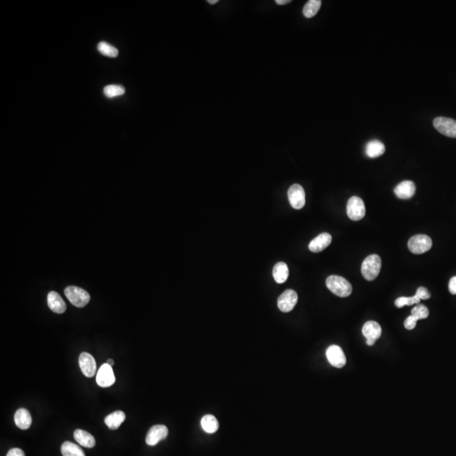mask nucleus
<instances>
[{
	"label": "nucleus",
	"instance_id": "31",
	"mask_svg": "<svg viewBox=\"0 0 456 456\" xmlns=\"http://www.w3.org/2000/svg\"><path fill=\"white\" fill-rule=\"evenodd\" d=\"M6 456H25V453L22 449L14 448V449H11L10 451L8 452L7 455Z\"/></svg>",
	"mask_w": 456,
	"mask_h": 456
},
{
	"label": "nucleus",
	"instance_id": "17",
	"mask_svg": "<svg viewBox=\"0 0 456 456\" xmlns=\"http://www.w3.org/2000/svg\"><path fill=\"white\" fill-rule=\"evenodd\" d=\"M14 423L21 429H28L32 423L31 414L27 409H19L14 414Z\"/></svg>",
	"mask_w": 456,
	"mask_h": 456
},
{
	"label": "nucleus",
	"instance_id": "1",
	"mask_svg": "<svg viewBox=\"0 0 456 456\" xmlns=\"http://www.w3.org/2000/svg\"><path fill=\"white\" fill-rule=\"evenodd\" d=\"M326 287L332 293L340 298H346L352 292L351 283L339 275H330L326 279Z\"/></svg>",
	"mask_w": 456,
	"mask_h": 456
},
{
	"label": "nucleus",
	"instance_id": "34",
	"mask_svg": "<svg viewBox=\"0 0 456 456\" xmlns=\"http://www.w3.org/2000/svg\"><path fill=\"white\" fill-rule=\"evenodd\" d=\"M107 363H108V365H110L111 367H112L113 364H114V361L112 360V359H108Z\"/></svg>",
	"mask_w": 456,
	"mask_h": 456
},
{
	"label": "nucleus",
	"instance_id": "4",
	"mask_svg": "<svg viewBox=\"0 0 456 456\" xmlns=\"http://www.w3.org/2000/svg\"><path fill=\"white\" fill-rule=\"evenodd\" d=\"M432 246V239L424 234H418L411 236L408 241V249L414 254H422L431 249Z\"/></svg>",
	"mask_w": 456,
	"mask_h": 456
},
{
	"label": "nucleus",
	"instance_id": "27",
	"mask_svg": "<svg viewBox=\"0 0 456 456\" xmlns=\"http://www.w3.org/2000/svg\"><path fill=\"white\" fill-rule=\"evenodd\" d=\"M420 299H418V296L414 295L413 296H410V298H407V296H401L399 299H397L394 302V304L396 306L397 308H403L404 306H411L414 305V304H420Z\"/></svg>",
	"mask_w": 456,
	"mask_h": 456
},
{
	"label": "nucleus",
	"instance_id": "23",
	"mask_svg": "<svg viewBox=\"0 0 456 456\" xmlns=\"http://www.w3.org/2000/svg\"><path fill=\"white\" fill-rule=\"evenodd\" d=\"M61 452L63 456H86L81 447L69 441L62 444Z\"/></svg>",
	"mask_w": 456,
	"mask_h": 456
},
{
	"label": "nucleus",
	"instance_id": "8",
	"mask_svg": "<svg viewBox=\"0 0 456 456\" xmlns=\"http://www.w3.org/2000/svg\"><path fill=\"white\" fill-rule=\"evenodd\" d=\"M298 299H299V296H298L296 291L291 289L287 290L278 299V302H277L278 308L283 313L291 312L295 308V306L298 303Z\"/></svg>",
	"mask_w": 456,
	"mask_h": 456
},
{
	"label": "nucleus",
	"instance_id": "35",
	"mask_svg": "<svg viewBox=\"0 0 456 456\" xmlns=\"http://www.w3.org/2000/svg\"><path fill=\"white\" fill-rule=\"evenodd\" d=\"M207 2L210 4V5H215V4L218 3V0H208Z\"/></svg>",
	"mask_w": 456,
	"mask_h": 456
},
{
	"label": "nucleus",
	"instance_id": "33",
	"mask_svg": "<svg viewBox=\"0 0 456 456\" xmlns=\"http://www.w3.org/2000/svg\"><path fill=\"white\" fill-rule=\"evenodd\" d=\"M290 2H291L290 0H275V3L279 5H286V4H288Z\"/></svg>",
	"mask_w": 456,
	"mask_h": 456
},
{
	"label": "nucleus",
	"instance_id": "16",
	"mask_svg": "<svg viewBox=\"0 0 456 456\" xmlns=\"http://www.w3.org/2000/svg\"><path fill=\"white\" fill-rule=\"evenodd\" d=\"M48 304L51 310L54 313H63L66 311V304L56 291H50L48 293Z\"/></svg>",
	"mask_w": 456,
	"mask_h": 456
},
{
	"label": "nucleus",
	"instance_id": "25",
	"mask_svg": "<svg viewBox=\"0 0 456 456\" xmlns=\"http://www.w3.org/2000/svg\"><path fill=\"white\" fill-rule=\"evenodd\" d=\"M97 49L103 55L109 57H116L118 55V50L105 42L98 43Z\"/></svg>",
	"mask_w": 456,
	"mask_h": 456
},
{
	"label": "nucleus",
	"instance_id": "19",
	"mask_svg": "<svg viewBox=\"0 0 456 456\" xmlns=\"http://www.w3.org/2000/svg\"><path fill=\"white\" fill-rule=\"evenodd\" d=\"M126 419V415L122 411H116L105 418L106 425L111 430H116L120 428L121 424Z\"/></svg>",
	"mask_w": 456,
	"mask_h": 456
},
{
	"label": "nucleus",
	"instance_id": "28",
	"mask_svg": "<svg viewBox=\"0 0 456 456\" xmlns=\"http://www.w3.org/2000/svg\"><path fill=\"white\" fill-rule=\"evenodd\" d=\"M411 315L414 316L418 320H424L429 315V311L425 305L419 304L412 308Z\"/></svg>",
	"mask_w": 456,
	"mask_h": 456
},
{
	"label": "nucleus",
	"instance_id": "3",
	"mask_svg": "<svg viewBox=\"0 0 456 456\" xmlns=\"http://www.w3.org/2000/svg\"><path fill=\"white\" fill-rule=\"evenodd\" d=\"M65 294L68 300L77 308H84L91 300L90 294L81 287H66Z\"/></svg>",
	"mask_w": 456,
	"mask_h": 456
},
{
	"label": "nucleus",
	"instance_id": "5",
	"mask_svg": "<svg viewBox=\"0 0 456 456\" xmlns=\"http://www.w3.org/2000/svg\"><path fill=\"white\" fill-rule=\"evenodd\" d=\"M346 213L351 220L360 221L365 216L366 208L364 202L358 196H353L349 199L346 206Z\"/></svg>",
	"mask_w": 456,
	"mask_h": 456
},
{
	"label": "nucleus",
	"instance_id": "18",
	"mask_svg": "<svg viewBox=\"0 0 456 456\" xmlns=\"http://www.w3.org/2000/svg\"><path fill=\"white\" fill-rule=\"evenodd\" d=\"M74 438L80 445L86 448H93L96 445V440L93 436L84 430H75L74 432Z\"/></svg>",
	"mask_w": 456,
	"mask_h": 456
},
{
	"label": "nucleus",
	"instance_id": "13",
	"mask_svg": "<svg viewBox=\"0 0 456 456\" xmlns=\"http://www.w3.org/2000/svg\"><path fill=\"white\" fill-rule=\"evenodd\" d=\"M167 434H168V429L166 426H153L146 435V444L150 446H155V444H157L162 440H165Z\"/></svg>",
	"mask_w": 456,
	"mask_h": 456
},
{
	"label": "nucleus",
	"instance_id": "24",
	"mask_svg": "<svg viewBox=\"0 0 456 456\" xmlns=\"http://www.w3.org/2000/svg\"><path fill=\"white\" fill-rule=\"evenodd\" d=\"M321 4L322 2L320 0H309L306 4L304 10H303L304 16L307 18H312L314 16L319 12V10L321 7Z\"/></svg>",
	"mask_w": 456,
	"mask_h": 456
},
{
	"label": "nucleus",
	"instance_id": "7",
	"mask_svg": "<svg viewBox=\"0 0 456 456\" xmlns=\"http://www.w3.org/2000/svg\"><path fill=\"white\" fill-rule=\"evenodd\" d=\"M287 196L291 207L294 209L300 210L305 206V191L301 185L299 184L291 185L287 192Z\"/></svg>",
	"mask_w": 456,
	"mask_h": 456
},
{
	"label": "nucleus",
	"instance_id": "21",
	"mask_svg": "<svg viewBox=\"0 0 456 456\" xmlns=\"http://www.w3.org/2000/svg\"><path fill=\"white\" fill-rule=\"evenodd\" d=\"M289 276V269L284 262L277 263L273 268V277L279 284L284 283Z\"/></svg>",
	"mask_w": 456,
	"mask_h": 456
},
{
	"label": "nucleus",
	"instance_id": "32",
	"mask_svg": "<svg viewBox=\"0 0 456 456\" xmlns=\"http://www.w3.org/2000/svg\"><path fill=\"white\" fill-rule=\"evenodd\" d=\"M449 290L450 293L456 295V275L452 277L449 283Z\"/></svg>",
	"mask_w": 456,
	"mask_h": 456
},
{
	"label": "nucleus",
	"instance_id": "2",
	"mask_svg": "<svg viewBox=\"0 0 456 456\" xmlns=\"http://www.w3.org/2000/svg\"><path fill=\"white\" fill-rule=\"evenodd\" d=\"M382 267L381 258L377 254H371L362 264V275L367 281L372 282L380 275Z\"/></svg>",
	"mask_w": 456,
	"mask_h": 456
},
{
	"label": "nucleus",
	"instance_id": "15",
	"mask_svg": "<svg viewBox=\"0 0 456 456\" xmlns=\"http://www.w3.org/2000/svg\"><path fill=\"white\" fill-rule=\"evenodd\" d=\"M394 194L401 200H408L415 193V185L412 181L405 180L394 188Z\"/></svg>",
	"mask_w": 456,
	"mask_h": 456
},
{
	"label": "nucleus",
	"instance_id": "9",
	"mask_svg": "<svg viewBox=\"0 0 456 456\" xmlns=\"http://www.w3.org/2000/svg\"><path fill=\"white\" fill-rule=\"evenodd\" d=\"M326 356L329 363L334 368H342L346 365V358L344 351H342L339 346L332 345L328 347Z\"/></svg>",
	"mask_w": 456,
	"mask_h": 456
},
{
	"label": "nucleus",
	"instance_id": "30",
	"mask_svg": "<svg viewBox=\"0 0 456 456\" xmlns=\"http://www.w3.org/2000/svg\"><path fill=\"white\" fill-rule=\"evenodd\" d=\"M418 321V320L414 316H409L408 318L406 319V321L404 323V325H405L406 329H407L408 330H413L414 328L415 327V325H417Z\"/></svg>",
	"mask_w": 456,
	"mask_h": 456
},
{
	"label": "nucleus",
	"instance_id": "22",
	"mask_svg": "<svg viewBox=\"0 0 456 456\" xmlns=\"http://www.w3.org/2000/svg\"><path fill=\"white\" fill-rule=\"evenodd\" d=\"M201 427L205 432L214 433L219 428V423L214 415H206L201 419Z\"/></svg>",
	"mask_w": 456,
	"mask_h": 456
},
{
	"label": "nucleus",
	"instance_id": "20",
	"mask_svg": "<svg viewBox=\"0 0 456 456\" xmlns=\"http://www.w3.org/2000/svg\"><path fill=\"white\" fill-rule=\"evenodd\" d=\"M385 151V146L381 141H371L366 145L365 153L368 157L376 158L382 155Z\"/></svg>",
	"mask_w": 456,
	"mask_h": 456
},
{
	"label": "nucleus",
	"instance_id": "12",
	"mask_svg": "<svg viewBox=\"0 0 456 456\" xmlns=\"http://www.w3.org/2000/svg\"><path fill=\"white\" fill-rule=\"evenodd\" d=\"M80 368L82 373L87 378L93 377L96 374V363L93 356L87 352H82L80 355Z\"/></svg>",
	"mask_w": 456,
	"mask_h": 456
},
{
	"label": "nucleus",
	"instance_id": "14",
	"mask_svg": "<svg viewBox=\"0 0 456 456\" xmlns=\"http://www.w3.org/2000/svg\"><path fill=\"white\" fill-rule=\"evenodd\" d=\"M332 236L327 232H324L316 236L310 242L308 245V249L313 253H320L321 251L325 250L327 247L331 244Z\"/></svg>",
	"mask_w": 456,
	"mask_h": 456
},
{
	"label": "nucleus",
	"instance_id": "10",
	"mask_svg": "<svg viewBox=\"0 0 456 456\" xmlns=\"http://www.w3.org/2000/svg\"><path fill=\"white\" fill-rule=\"evenodd\" d=\"M96 383L100 387L108 388L115 383V376L112 367L108 363L102 365L96 375Z\"/></svg>",
	"mask_w": 456,
	"mask_h": 456
},
{
	"label": "nucleus",
	"instance_id": "29",
	"mask_svg": "<svg viewBox=\"0 0 456 456\" xmlns=\"http://www.w3.org/2000/svg\"><path fill=\"white\" fill-rule=\"evenodd\" d=\"M415 295L418 296V299H420V300H427V299H429L430 298H431V294H430L428 290L427 289V288H425V287H423L418 288Z\"/></svg>",
	"mask_w": 456,
	"mask_h": 456
},
{
	"label": "nucleus",
	"instance_id": "11",
	"mask_svg": "<svg viewBox=\"0 0 456 456\" xmlns=\"http://www.w3.org/2000/svg\"><path fill=\"white\" fill-rule=\"evenodd\" d=\"M363 334L367 339L368 346H373L375 342L380 338L382 334V329L377 322L368 321L363 327Z\"/></svg>",
	"mask_w": 456,
	"mask_h": 456
},
{
	"label": "nucleus",
	"instance_id": "6",
	"mask_svg": "<svg viewBox=\"0 0 456 456\" xmlns=\"http://www.w3.org/2000/svg\"><path fill=\"white\" fill-rule=\"evenodd\" d=\"M433 126L440 134L456 138V121L449 117H438L433 120Z\"/></svg>",
	"mask_w": 456,
	"mask_h": 456
},
{
	"label": "nucleus",
	"instance_id": "26",
	"mask_svg": "<svg viewBox=\"0 0 456 456\" xmlns=\"http://www.w3.org/2000/svg\"><path fill=\"white\" fill-rule=\"evenodd\" d=\"M103 93L108 98H113L125 93V89L120 85H109L103 89Z\"/></svg>",
	"mask_w": 456,
	"mask_h": 456
}]
</instances>
